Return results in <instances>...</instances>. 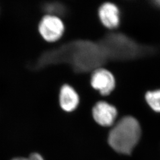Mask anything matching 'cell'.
Here are the masks:
<instances>
[{
    "instance_id": "cell-1",
    "label": "cell",
    "mask_w": 160,
    "mask_h": 160,
    "mask_svg": "<svg viewBox=\"0 0 160 160\" xmlns=\"http://www.w3.org/2000/svg\"><path fill=\"white\" fill-rule=\"evenodd\" d=\"M109 61H129L151 53L152 48L143 46L120 33L106 34L98 41Z\"/></svg>"
},
{
    "instance_id": "cell-2",
    "label": "cell",
    "mask_w": 160,
    "mask_h": 160,
    "mask_svg": "<svg viewBox=\"0 0 160 160\" xmlns=\"http://www.w3.org/2000/svg\"><path fill=\"white\" fill-rule=\"evenodd\" d=\"M141 134V127L138 120L132 116H126L109 132L108 143L115 151L129 154L138 142Z\"/></svg>"
},
{
    "instance_id": "cell-3",
    "label": "cell",
    "mask_w": 160,
    "mask_h": 160,
    "mask_svg": "<svg viewBox=\"0 0 160 160\" xmlns=\"http://www.w3.org/2000/svg\"><path fill=\"white\" fill-rule=\"evenodd\" d=\"M38 29L43 40L49 43H55L63 37L65 26L60 17L46 14L40 19Z\"/></svg>"
},
{
    "instance_id": "cell-4",
    "label": "cell",
    "mask_w": 160,
    "mask_h": 160,
    "mask_svg": "<svg viewBox=\"0 0 160 160\" xmlns=\"http://www.w3.org/2000/svg\"><path fill=\"white\" fill-rule=\"evenodd\" d=\"M90 81L92 88L103 97L109 96L116 86L114 75L104 67L93 71L90 74Z\"/></svg>"
},
{
    "instance_id": "cell-5",
    "label": "cell",
    "mask_w": 160,
    "mask_h": 160,
    "mask_svg": "<svg viewBox=\"0 0 160 160\" xmlns=\"http://www.w3.org/2000/svg\"><path fill=\"white\" fill-rule=\"evenodd\" d=\"M92 114L96 123L106 128L113 125L118 116V111L113 105L108 102L100 100L92 106Z\"/></svg>"
},
{
    "instance_id": "cell-6",
    "label": "cell",
    "mask_w": 160,
    "mask_h": 160,
    "mask_svg": "<svg viewBox=\"0 0 160 160\" xmlns=\"http://www.w3.org/2000/svg\"><path fill=\"white\" fill-rule=\"evenodd\" d=\"M97 16L100 23L107 29H116L120 24L119 10L112 2L102 4L97 9Z\"/></svg>"
},
{
    "instance_id": "cell-7",
    "label": "cell",
    "mask_w": 160,
    "mask_h": 160,
    "mask_svg": "<svg viewBox=\"0 0 160 160\" xmlns=\"http://www.w3.org/2000/svg\"><path fill=\"white\" fill-rule=\"evenodd\" d=\"M80 102V96L73 87L68 84L61 86L59 92V103L63 111L67 113L74 112Z\"/></svg>"
},
{
    "instance_id": "cell-8",
    "label": "cell",
    "mask_w": 160,
    "mask_h": 160,
    "mask_svg": "<svg viewBox=\"0 0 160 160\" xmlns=\"http://www.w3.org/2000/svg\"><path fill=\"white\" fill-rule=\"evenodd\" d=\"M145 98L152 109L155 112H160V90L148 92Z\"/></svg>"
},
{
    "instance_id": "cell-9",
    "label": "cell",
    "mask_w": 160,
    "mask_h": 160,
    "mask_svg": "<svg viewBox=\"0 0 160 160\" xmlns=\"http://www.w3.org/2000/svg\"><path fill=\"white\" fill-rule=\"evenodd\" d=\"M10 160H46L43 156L38 152H32L28 156H17Z\"/></svg>"
},
{
    "instance_id": "cell-10",
    "label": "cell",
    "mask_w": 160,
    "mask_h": 160,
    "mask_svg": "<svg viewBox=\"0 0 160 160\" xmlns=\"http://www.w3.org/2000/svg\"><path fill=\"white\" fill-rule=\"evenodd\" d=\"M154 3L157 6H158V7H160V0L155 1H154Z\"/></svg>"
}]
</instances>
